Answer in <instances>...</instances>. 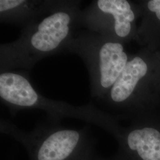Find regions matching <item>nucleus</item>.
Masks as SVG:
<instances>
[{
  "instance_id": "1",
  "label": "nucleus",
  "mask_w": 160,
  "mask_h": 160,
  "mask_svg": "<svg viewBox=\"0 0 160 160\" xmlns=\"http://www.w3.org/2000/svg\"><path fill=\"white\" fill-rule=\"evenodd\" d=\"M81 1L62 0L45 16L23 28L20 37L0 45V72L32 69L45 58L66 53L79 26Z\"/></svg>"
},
{
  "instance_id": "2",
  "label": "nucleus",
  "mask_w": 160,
  "mask_h": 160,
  "mask_svg": "<svg viewBox=\"0 0 160 160\" xmlns=\"http://www.w3.org/2000/svg\"><path fill=\"white\" fill-rule=\"evenodd\" d=\"M0 131L21 143L30 160H88L94 155L90 128L71 129L46 120L30 132L1 119Z\"/></svg>"
},
{
  "instance_id": "3",
  "label": "nucleus",
  "mask_w": 160,
  "mask_h": 160,
  "mask_svg": "<svg viewBox=\"0 0 160 160\" xmlns=\"http://www.w3.org/2000/svg\"><path fill=\"white\" fill-rule=\"evenodd\" d=\"M0 73L1 102L14 116L24 109H39L46 112V120L52 122L61 123L64 118H72L107 129L114 126L111 118L92 102L74 106L52 100L36 90L28 73L12 71Z\"/></svg>"
},
{
  "instance_id": "4",
  "label": "nucleus",
  "mask_w": 160,
  "mask_h": 160,
  "mask_svg": "<svg viewBox=\"0 0 160 160\" xmlns=\"http://www.w3.org/2000/svg\"><path fill=\"white\" fill-rule=\"evenodd\" d=\"M125 45L88 30L71 40L66 53L77 54L84 61L92 98L103 100L126 67L131 55Z\"/></svg>"
},
{
  "instance_id": "5",
  "label": "nucleus",
  "mask_w": 160,
  "mask_h": 160,
  "mask_svg": "<svg viewBox=\"0 0 160 160\" xmlns=\"http://www.w3.org/2000/svg\"><path fill=\"white\" fill-rule=\"evenodd\" d=\"M160 94V51L142 48L131 55L126 67L103 100L132 107Z\"/></svg>"
},
{
  "instance_id": "6",
  "label": "nucleus",
  "mask_w": 160,
  "mask_h": 160,
  "mask_svg": "<svg viewBox=\"0 0 160 160\" xmlns=\"http://www.w3.org/2000/svg\"><path fill=\"white\" fill-rule=\"evenodd\" d=\"M138 2L128 0H96L81 10L79 26L124 44L136 39Z\"/></svg>"
},
{
  "instance_id": "7",
  "label": "nucleus",
  "mask_w": 160,
  "mask_h": 160,
  "mask_svg": "<svg viewBox=\"0 0 160 160\" xmlns=\"http://www.w3.org/2000/svg\"><path fill=\"white\" fill-rule=\"evenodd\" d=\"M62 0H0V22L23 28L55 10Z\"/></svg>"
},
{
  "instance_id": "8",
  "label": "nucleus",
  "mask_w": 160,
  "mask_h": 160,
  "mask_svg": "<svg viewBox=\"0 0 160 160\" xmlns=\"http://www.w3.org/2000/svg\"><path fill=\"white\" fill-rule=\"evenodd\" d=\"M141 22L138 26L135 41L151 51L160 48V0L138 1Z\"/></svg>"
},
{
  "instance_id": "9",
  "label": "nucleus",
  "mask_w": 160,
  "mask_h": 160,
  "mask_svg": "<svg viewBox=\"0 0 160 160\" xmlns=\"http://www.w3.org/2000/svg\"><path fill=\"white\" fill-rule=\"evenodd\" d=\"M125 142L142 160H160V131L154 127L131 129L125 136Z\"/></svg>"
},
{
  "instance_id": "10",
  "label": "nucleus",
  "mask_w": 160,
  "mask_h": 160,
  "mask_svg": "<svg viewBox=\"0 0 160 160\" xmlns=\"http://www.w3.org/2000/svg\"></svg>"
}]
</instances>
